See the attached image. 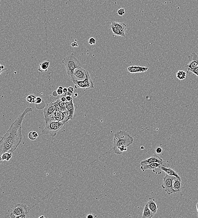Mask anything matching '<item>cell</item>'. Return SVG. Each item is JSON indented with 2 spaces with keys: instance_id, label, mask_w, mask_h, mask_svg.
<instances>
[{
  "instance_id": "cell-1",
  "label": "cell",
  "mask_w": 198,
  "mask_h": 218,
  "mask_svg": "<svg viewBox=\"0 0 198 218\" xmlns=\"http://www.w3.org/2000/svg\"><path fill=\"white\" fill-rule=\"evenodd\" d=\"M32 111V108H26L23 113L11 124L10 129L0 140V157L5 153L13 152L18 147L23 138L22 133V122L26 114Z\"/></svg>"
},
{
  "instance_id": "cell-2",
  "label": "cell",
  "mask_w": 198,
  "mask_h": 218,
  "mask_svg": "<svg viewBox=\"0 0 198 218\" xmlns=\"http://www.w3.org/2000/svg\"><path fill=\"white\" fill-rule=\"evenodd\" d=\"M133 137L128 133L120 131L114 135L113 150L115 153L121 155L128 150V147L133 143Z\"/></svg>"
},
{
  "instance_id": "cell-3",
  "label": "cell",
  "mask_w": 198,
  "mask_h": 218,
  "mask_svg": "<svg viewBox=\"0 0 198 218\" xmlns=\"http://www.w3.org/2000/svg\"><path fill=\"white\" fill-rule=\"evenodd\" d=\"M45 126L42 131V134L49 135L51 137L55 136L57 133L66 124L64 122L55 120L53 117L45 118Z\"/></svg>"
},
{
  "instance_id": "cell-4",
  "label": "cell",
  "mask_w": 198,
  "mask_h": 218,
  "mask_svg": "<svg viewBox=\"0 0 198 218\" xmlns=\"http://www.w3.org/2000/svg\"><path fill=\"white\" fill-rule=\"evenodd\" d=\"M62 63L66 67L67 74L70 78H71L75 69L82 67L80 62L75 57L74 53H71L65 57Z\"/></svg>"
},
{
  "instance_id": "cell-5",
  "label": "cell",
  "mask_w": 198,
  "mask_h": 218,
  "mask_svg": "<svg viewBox=\"0 0 198 218\" xmlns=\"http://www.w3.org/2000/svg\"><path fill=\"white\" fill-rule=\"evenodd\" d=\"M31 208L25 204H17L11 209L10 217L12 218H25L29 217Z\"/></svg>"
},
{
  "instance_id": "cell-6",
  "label": "cell",
  "mask_w": 198,
  "mask_h": 218,
  "mask_svg": "<svg viewBox=\"0 0 198 218\" xmlns=\"http://www.w3.org/2000/svg\"><path fill=\"white\" fill-rule=\"evenodd\" d=\"M72 82L74 83L75 88L76 89L82 88L88 90L94 88V83L88 71L86 72V78L84 80L80 81H74Z\"/></svg>"
},
{
  "instance_id": "cell-7",
  "label": "cell",
  "mask_w": 198,
  "mask_h": 218,
  "mask_svg": "<svg viewBox=\"0 0 198 218\" xmlns=\"http://www.w3.org/2000/svg\"><path fill=\"white\" fill-rule=\"evenodd\" d=\"M176 177L174 176H169L167 174L163 177V182L162 187L168 195H171L176 191L173 189V182Z\"/></svg>"
},
{
  "instance_id": "cell-8",
  "label": "cell",
  "mask_w": 198,
  "mask_h": 218,
  "mask_svg": "<svg viewBox=\"0 0 198 218\" xmlns=\"http://www.w3.org/2000/svg\"><path fill=\"white\" fill-rule=\"evenodd\" d=\"M87 71L82 67L76 68L74 71V74L70 78L72 82L74 81L84 80L86 78V72Z\"/></svg>"
},
{
  "instance_id": "cell-9",
  "label": "cell",
  "mask_w": 198,
  "mask_h": 218,
  "mask_svg": "<svg viewBox=\"0 0 198 218\" xmlns=\"http://www.w3.org/2000/svg\"><path fill=\"white\" fill-rule=\"evenodd\" d=\"M44 114L45 119L52 117L56 112L54 103H51L47 104L44 109Z\"/></svg>"
},
{
  "instance_id": "cell-10",
  "label": "cell",
  "mask_w": 198,
  "mask_h": 218,
  "mask_svg": "<svg viewBox=\"0 0 198 218\" xmlns=\"http://www.w3.org/2000/svg\"><path fill=\"white\" fill-rule=\"evenodd\" d=\"M154 162H158L163 163H164V161H163V159H162V158H161L159 156L154 154V155L148 158V159H145L144 160L142 161L140 163V164L141 165V166H143V165H149V164Z\"/></svg>"
},
{
  "instance_id": "cell-11",
  "label": "cell",
  "mask_w": 198,
  "mask_h": 218,
  "mask_svg": "<svg viewBox=\"0 0 198 218\" xmlns=\"http://www.w3.org/2000/svg\"><path fill=\"white\" fill-rule=\"evenodd\" d=\"M128 71L131 74L146 72L148 70V68L145 66H131L127 68Z\"/></svg>"
},
{
  "instance_id": "cell-12",
  "label": "cell",
  "mask_w": 198,
  "mask_h": 218,
  "mask_svg": "<svg viewBox=\"0 0 198 218\" xmlns=\"http://www.w3.org/2000/svg\"><path fill=\"white\" fill-rule=\"evenodd\" d=\"M163 165V163H152L149 164V165L140 166V169L143 172H144L147 169H149V170H153V171L155 173L156 169L158 168H160L161 169V167Z\"/></svg>"
},
{
  "instance_id": "cell-13",
  "label": "cell",
  "mask_w": 198,
  "mask_h": 218,
  "mask_svg": "<svg viewBox=\"0 0 198 218\" xmlns=\"http://www.w3.org/2000/svg\"><path fill=\"white\" fill-rule=\"evenodd\" d=\"M66 103V108L70 113L69 120H73L74 118L75 112L77 108V107L74 104L73 101L72 102H67Z\"/></svg>"
},
{
  "instance_id": "cell-14",
  "label": "cell",
  "mask_w": 198,
  "mask_h": 218,
  "mask_svg": "<svg viewBox=\"0 0 198 218\" xmlns=\"http://www.w3.org/2000/svg\"><path fill=\"white\" fill-rule=\"evenodd\" d=\"M147 202L150 209L153 213L155 214L157 212L158 207H159L158 205L156 203V201H155V199L153 198L152 197H150L148 198V202Z\"/></svg>"
},
{
  "instance_id": "cell-15",
  "label": "cell",
  "mask_w": 198,
  "mask_h": 218,
  "mask_svg": "<svg viewBox=\"0 0 198 218\" xmlns=\"http://www.w3.org/2000/svg\"><path fill=\"white\" fill-rule=\"evenodd\" d=\"M161 170L165 172L166 174L169 175V176H174L177 178H181V177L176 171L171 168L165 167L163 165H162L161 167Z\"/></svg>"
},
{
  "instance_id": "cell-16",
  "label": "cell",
  "mask_w": 198,
  "mask_h": 218,
  "mask_svg": "<svg viewBox=\"0 0 198 218\" xmlns=\"http://www.w3.org/2000/svg\"><path fill=\"white\" fill-rule=\"evenodd\" d=\"M154 214L148 208L147 202H146L143 211L142 218H152Z\"/></svg>"
},
{
  "instance_id": "cell-17",
  "label": "cell",
  "mask_w": 198,
  "mask_h": 218,
  "mask_svg": "<svg viewBox=\"0 0 198 218\" xmlns=\"http://www.w3.org/2000/svg\"><path fill=\"white\" fill-rule=\"evenodd\" d=\"M111 24L123 33L125 34L126 31L127 30V25L125 24L116 22H112Z\"/></svg>"
},
{
  "instance_id": "cell-18",
  "label": "cell",
  "mask_w": 198,
  "mask_h": 218,
  "mask_svg": "<svg viewBox=\"0 0 198 218\" xmlns=\"http://www.w3.org/2000/svg\"><path fill=\"white\" fill-rule=\"evenodd\" d=\"M173 189L177 192L181 190L182 183L181 178H175L173 182Z\"/></svg>"
},
{
  "instance_id": "cell-19",
  "label": "cell",
  "mask_w": 198,
  "mask_h": 218,
  "mask_svg": "<svg viewBox=\"0 0 198 218\" xmlns=\"http://www.w3.org/2000/svg\"><path fill=\"white\" fill-rule=\"evenodd\" d=\"M49 64H50V62L49 61H46L41 63L39 65L38 70L40 72H47L48 68H49Z\"/></svg>"
},
{
  "instance_id": "cell-20",
  "label": "cell",
  "mask_w": 198,
  "mask_h": 218,
  "mask_svg": "<svg viewBox=\"0 0 198 218\" xmlns=\"http://www.w3.org/2000/svg\"><path fill=\"white\" fill-rule=\"evenodd\" d=\"M110 27L112 30V33L115 35L117 36L125 37L126 36V35L123 33L120 30H118L117 28L115 27L114 25H112V24H111L110 25Z\"/></svg>"
},
{
  "instance_id": "cell-21",
  "label": "cell",
  "mask_w": 198,
  "mask_h": 218,
  "mask_svg": "<svg viewBox=\"0 0 198 218\" xmlns=\"http://www.w3.org/2000/svg\"><path fill=\"white\" fill-rule=\"evenodd\" d=\"M198 67L197 63L194 60H190V62L186 65V68H187V71L195 69V68H197Z\"/></svg>"
},
{
  "instance_id": "cell-22",
  "label": "cell",
  "mask_w": 198,
  "mask_h": 218,
  "mask_svg": "<svg viewBox=\"0 0 198 218\" xmlns=\"http://www.w3.org/2000/svg\"><path fill=\"white\" fill-rule=\"evenodd\" d=\"M187 73L184 71L179 70L177 72L176 74L177 78L180 80H183L186 78Z\"/></svg>"
},
{
  "instance_id": "cell-23",
  "label": "cell",
  "mask_w": 198,
  "mask_h": 218,
  "mask_svg": "<svg viewBox=\"0 0 198 218\" xmlns=\"http://www.w3.org/2000/svg\"><path fill=\"white\" fill-rule=\"evenodd\" d=\"M28 136H29V139H30V140H35L38 139L39 135L36 131H30V132L29 133Z\"/></svg>"
},
{
  "instance_id": "cell-24",
  "label": "cell",
  "mask_w": 198,
  "mask_h": 218,
  "mask_svg": "<svg viewBox=\"0 0 198 218\" xmlns=\"http://www.w3.org/2000/svg\"><path fill=\"white\" fill-rule=\"evenodd\" d=\"M36 97V96L35 95L31 94V95H29V96H27L26 100L28 102H29V103L32 104V103H35Z\"/></svg>"
},
{
  "instance_id": "cell-25",
  "label": "cell",
  "mask_w": 198,
  "mask_h": 218,
  "mask_svg": "<svg viewBox=\"0 0 198 218\" xmlns=\"http://www.w3.org/2000/svg\"><path fill=\"white\" fill-rule=\"evenodd\" d=\"M44 102L42 101V99L40 97H37L36 99L35 103L36 107H37L39 105H41L44 108L45 103L42 104V103H44Z\"/></svg>"
},
{
  "instance_id": "cell-26",
  "label": "cell",
  "mask_w": 198,
  "mask_h": 218,
  "mask_svg": "<svg viewBox=\"0 0 198 218\" xmlns=\"http://www.w3.org/2000/svg\"><path fill=\"white\" fill-rule=\"evenodd\" d=\"M189 59L190 60H194L197 63L198 65V56L195 53H193L189 56Z\"/></svg>"
},
{
  "instance_id": "cell-27",
  "label": "cell",
  "mask_w": 198,
  "mask_h": 218,
  "mask_svg": "<svg viewBox=\"0 0 198 218\" xmlns=\"http://www.w3.org/2000/svg\"><path fill=\"white\" fill-rule=\"evenodd\" d=\"M187 72L192 73V74H194L196 75V76H197L198 78V67L197 68H195V69L187 71Z\"/></svg>"
},
{
  "instance_id": "cell-28",
  "label": "cell",
  "mask_w": 198,
  "mask_h": 218,
  "mask_svg": "<svg viewBox=\"0 0 198 218\" xmlns=\"http://www.w3.org/2000/svg\"><path fill=\"white\" fill-rule=\"evenodd\" d=\"M96 42V40L94 38H91L89 40L88 43L90 45H94Z\"/></svg>"
},
{
  "instance_id": "cell-29",
  "label": "cell",
  "mask_w": 198,
  "mask_h": 218,
  "mask_svg": "<svg viewBox=\"0 0 198 218\" xmlns=\"http://www.w3.org/2000/svg\"><path fill=\"white\" fill-rule=\"evenodd\" d=\"M63 88L62 86H59V87H58V89H57V93L58 95H62L63 93Z\"/></svg>"
},
{
  "instance_id": "cell-30",
  "label": "cell",
  "mask_w": 198,
  "mask_h": 218,
  "mask_svg": "<svg viewBox=\"0 0 198 218\" xmlns=\"http://www.w3.org/2000/svg\"><path fill=\"white\" fill-rule=\"evenodd\" d=\"M125 12L124 9L121 8L119 9L118 10L117 12V14L119 16H122L124 15Z\"/></svg>"
},
{
  "instance_id": "cell-31",
  "label": "cell",
  "mask_w": 198,
  "mask_h": 218,
  "mask_svg": "<svg viewBox=\"0 0 198 218\" xmlns=\"http://www.w3.org/2000/svg\"><path fill=\"white\" fill-rule=\"evenodd\" d=\"M162 151L163 149H162V147H157L156 149V152L157 154H159L162 153Z\"/></svg>"
},
{
  "instance_id": "cell-32",
  "label": "cell",
  "mask_w": 198,
  "mask_h": 218,
  "mask_svg": "<svg viewBox=\"0 0 198 218\" xmlns=\"http://www.w3.org/2000/svg\"><path fill=\"white\" fill-rule=\"evenodd\" d=\"M97 217V216L96 215H95V214H94V213H90V214H89L88 215L86 216V218H96Z\"/></svg>"
},
{
  "instance_id": "cell-33",
  "label": "cell",
  "mask_w": 198,
  "mask_h": 218,
  "mask_svg": "<svg viewBox=\"0 0 198 218\" xmlns=\"http://www.w3.org/2000/svg\"><path fill=\"white\" fill-rule=\"evenodd\" d=\"M67 102H72L73 101V98L71 96H67L66 97Z\"/></svg>"
},
{
  "instance_id": "cell-34",
  "label": "cell",
  "mask_w": 198,
  "mask_h": 218,
  "mask_svg": "<svg viewBox=\"0 0 198 218\" xmlns=\"http://www.w3.org/2000/svg\"><path fill=\"white\" fill-rule=\"evenodd\" d=\"M73 94V93H71L70 92H67V93H64V96H72V95Z\"/></svg>"
},
{
  "instance_id": "cell-35",
  "label": "cell",
  "mask_w": 198,
  "mask_h": 218,
  "mask_svg": "<svg viewBox=\"0 0 198 218\" xmlns=\"http://www.w3.org/2000/svg\"><path fill=\"white\" fill-rule=\"evenodd\" d=\"M60 100L61 101H62V102H64V103H66V102H67V100H66V96H64V95L61 97Z\"/></svg>"
},
{
  "instance_id": "cell-36",
  "label": "cell",
  "mask_w": 198,
  "mask_h": 218,
  "mask_svg": "<svg viewBox=\"0 0 198 218\" xmlns=\"http://www.w3.org/2000/svg\"><path fill=\"white\" fill-rule=\"evenodd\" d=\"M67 89H68V92H70V93H74V88L72 87V86H70V87H68V88H67Z\"/></svg>"
},
{
  "instance_id": "cell-37",
  "label": "cell",
  "mask_w": 198,
  "mask_h": 218,
  "mask_svg": "<svg viewBox=\"0 0 198 218\" xmlns=\"http://www.w3.org/2000/svg\"><path fill=\"white\" fill-rule=\"evenodd\" d=\"M71 45V46L73 47H78V45L77 42H73V43H72Z\"/></svg>"
},
{
  "instance_id": "cell-38",
  "label": "cell",
  "mask_w": 198,
  "mask_h": 218,
  "mask_svg": "<svg viewBox=\"0 0 198 218\" xmlns=\"http://www.w3.org/2000/svg\"><path fill=\"white\" fill-rule=\"evenodd\" d=\"M63 92L64 93H67V92H68V89H67V88L66 87L64 88L63 89Z\"/></svg>"
},
{
  "instance_id": "cell-39",
  "label": "cell",
  "mask_w": 198,
  "mask_h": 218,
  "mask_svg": "<svg viewBox=\"0 0 198 218\" xmlns=\"http://www.w3.org/2000/svg\"><path fill=\"white\" fill-rule=\"evenodd\" d=\"M7 70V68H4V69L2 70V71H0V75L2 74V73L3 72L5 71H6Z\"/></svg>"
},
{
  "instance_id": "cell-40",
  "label": "cell",
  "mask_w": 198,
  "mask_h": 218,
  "mask_svg": "<svg viewBox=\"0 0 198 218\" xmlns=\"http://www.w3.org/2000/svg\"><path fill=\"white\" fill-rule=\"evenodd\" d=\"M74 96L75 97H77V96H78V94L77 93H75V94H74Z\"/></svg>"
},
{
  "instance_id": "cell-41",
  "label": "cell",
  "mask_w": 198,
  "mask_h": 218,
  "mask_svg": "<svg viewBox=\"0 0 198 218\" xmlns=\"http://www.w3.org/2000/svg\"><path fill=\"white\" fill-rule=\"evenodd\" d=\"M196 209H197V211L198 213V202L196 204Z\"/></svg>"
},
{
  "instance_id": "cell-42",
  "label": "cell",
  "mask_w": 198,
  "mask_h": 218,
  "mask_svg": "<svg viewBox=\"0 0 198 218\" xmlns=\"http://www.w3.org/2000/svg\"><path fill=\"white\" fill-rule=\"evenodd\" d=\"M1 68H2V69H4V68H5V67H4V66H1Z\"/></svg>"
},
{
  "instance_id": "cell-43",
  "label": "cell",
  "mask_w": 198,
  "mask_h": 218,
  "mask_svg": "<svg viewBox=\"0 0 198 218\" xmlns=\"http://www.w3.org/2000/svg\"><path fill=\"white\" fill-rule=\"evenodd\" d=\"M1 66H2V65H0V71H2V70H3L2 69V68H1Z\"/></svg>"
},
{
  "instance_id": "cell-44",
  "label": "cell",
  "mask_w": 198,
  "mask_h": 218,
  "mask_svg": "<svg viewBox=\"0 0 198 218\" xmlns=\"http://www.w3.org/2000/svg\"><path fill=\"white\" fill-rule=\"evenodd\" d=\"M41 217L45 218V217L44 216H42L39 217V218H41Z\"/></svg>"
}]
</instances>
